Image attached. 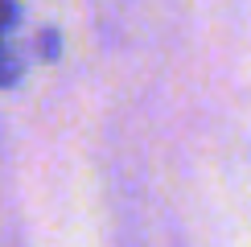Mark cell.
<instances>
[{
    "instance_id": "cell-1",
    "label": "cell",
    "mask_w": 251,
    "mask_h": 247,
    "mask_svg": "<svg viewBox=\"0 0 251 247\" xmlns=\"http://www.w3.org/2000/svg\"><path fill=\"white\" fill-rule=\"evenodd\" d=\"M17 29H21V4L0 0V87H13L25 74V54L17 46Z\"/></svg>"
}]
</instances>
